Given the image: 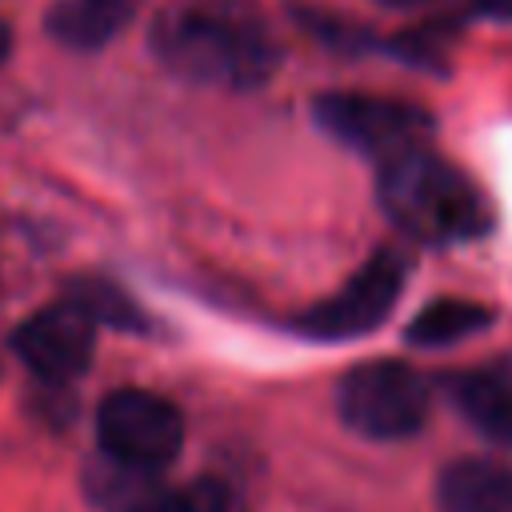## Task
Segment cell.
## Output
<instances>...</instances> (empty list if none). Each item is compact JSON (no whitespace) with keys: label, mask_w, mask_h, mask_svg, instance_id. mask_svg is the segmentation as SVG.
Instances as JSON below:
<instances>
[{"label":"cell","mask_w":512,"mask_h":512,"mask_svg":"<svg viewBox=\"0 0 512 512\" xmlns=\"http://www.w3.org/2000/svg\"><path fill=\"white\" fill-rule=\"evenodd\" d=\"M488 324H492L488 304L464 300V296H440L408 320L404 340L416 344V348H448V344H460V340L484 332Z\"/></svg>","instance_id":"7c38bea8"},{"label":"cell","mask_w":512,"mask_h":512,"mask_svg":"<svg viewBox=\"0 0 512 512\" xmlns=\"http://www.w3.org/2000/svg\"><path fill=\"white\" fill-rule=\"evenodd\" d=\"M84 492L100 512H164L176 488L164 484L160 468H140L100 452L84 468Z\"/></svg>","instance_id":"ba28073f"},{"label":"cell","mask_w":512,"mask_h":512,"mask_svg":"<svg viewBox=\"0 0 512 512\" xmlns=\"http://www.w3.org/2000/svg\"><path fill=\"white\" fill-rule=\"evenodd\" d=\"M380 4H392V8H412V4H428V0H380Z\"/></svg>","instance_id":"e0dca14e"},{"label":"cell","mask_w":512,"mask_h":512,"mask_svg":"<svg viewBox=\"0 0 512 512\" xmlns=\"http://www.w3.org/2000/svg\"><path fill=\"white\" fill-rule=\"evenodd\" d=\"M96 436L100 452L164 472L184 444V416L172 400L148 388H116L100 400Z\"/></svg>","instance_id":"8992f818"},{"label":"cell","mask_w":512,"mask_h":512,"mask_svg":"<svg viewBox=\"0 0 512 512\" xmlns=\"http://www.w3.org/2000/svg\"><path fill=\"white\" fill-rule=\"evenodd\" d=\"M376 200L384 216L416 244H468L492 232V208L484 192L452 160L428 144L380 164Z\"/></svg>","instance_id":"7a4b0ae2"},{"label":"cell","mask_w":512,"mask_h":512,"mask_svg":"<svg viewBox=\"0 0 512 512\" xmlns=\"http://www.w3.org/2000/svg\"><path fill=\"white\" fill-rule=\"evenodd\" d=\"M148 40L168 72L228 92L260 88L280 64L272 32L232 4H176L152 20Z\"/></svg>","instance_id":"6da1fadb"},{"label":"cell","mask_w":512,"mask_h":512,"mask_svg":"<svg viewBox=\"0 0 512 512\" xmlns=\"http://www.w3.org/2000/svg\"><path fill=\"white\" fill-rule=\"evenodd\" d=\"M136 16V0H56L44 16V28L56 44L92 52L116 40Z\"/></svg>","instance_id":"8fae6325"},{"label":"cell","mask_w":512,"mask_h":512,"mask_svg":"<svg viewBox=\"0 0 512 512\" xmlns=\"http://www.w3.org/2000/svg\"><path fill=\"white\" fill-rule=\"evenodd\" d=\"M164 512H248L240 492L220 476H200L172 492Z\"/></svg>","instance_id":"4fadbf2b"},{"label":"cell","mask_w":512,"mask_h":512,"mask_svg":"<svg viewBox=\"0 0 512 512\" xmlns=\"http://www.w3.org/2000/svg\"><path fill=\"white\" fill-rule=\"evenodd\" d=\"M72 300H76L96 324H120V328L136 324V308H132L112 284H104V280H88V284H80V288L72 292Z\"/></svg>","instance_id":"5bb4252c"},{"label":"cell","mask_w":512,"mask_h":512,"mask_svg":"<svg viewBox=\"0 0 512 512\" xmlns=\"http://www.w3.org/2000/svg\"><path fill=\"white\" fill-rule=\"evenodd\" d=\"M452 400L480 436L512 444V352L460 372L452 380Z\"/></svg>","instance_id":"9c48e42d"},{"label":"cell","mask_w":512,"mask_h":512,"mask_svg":"<svg viewBox=\"0 0 512 512\" xmlns=\"http://www.w3.org/2000/svg\"><path fill=\"white\" fill-rule=\"evenodd\" d=\"M408 280V260L396 248H376L332 296H324L320 304H312L308 312H300L296 328L312 340H356L376 332Z\"/></svg>","instance_id":"5b68a950"},{"label":"cell","mask_w":512,"mask_h":512,"mask_svg":"<svg viewBox=\"0 0 512 512\" xmlns=\"http://www.w3.org/2000/svg\"><path fill=\"white\" fill-rule=\"evenodd\" d=\"M92 344H96V320L72 296L32 312L12 332V352L44 384L76 380L92 360Z\"/></svg>","instance_id":"52a82bcc"},{"label":"cell","mask_w":512,"mask_h":512,"mask_svg":"<svg viewBox=\"0 0 512 512\" xmlns=\"http://www.w3.org/2000/svg\"><path fill=\"white\" fill-rule=\"evenodd\" d=\"M312 116L332 140L380 164L400 152L424 148L436 124L428 108L380 92H324L316 96Z\"/></svg>","instance_id":"277c9868"},{"label":"cell","mask_w":512,"mask_h":512,"mask_svg":"<svg viewBox=\"0 0 512 512\" xmlns=\"http://www.w3.org/2000/svg\"><path fill=\"white\" fill-rule=\"evenodd\" d=\"M8 52H12V32H8V24L0 20V64L8 60Z\"/></svg>","instance_id":"2e32d148"},{"label":"cell","mask_w":512,"mask_h":512,"mask_svg":"<svg viewBox=\"0 0 512 512\" xmlns=\"http://www.w3.org/2000/svg\"><path fill=\"white\" fill-rule=\"evenodd\" d=\"M428 380L404 360H368L336 388L340 420L364 440H408L428 420Z\"/></svg>","instance_id":"3957f363"},{"label":"cell","mask_w":512,"mask_h":512,"mask_svg":"<svg viewBox=\"0 0 512 512\" xmlns=\"http://www.w3.org/2000/svg\"><path fill=\"white\" fill-rule=\"evenodd\" d=\"M440 512H512V468L496 460H452L436 484Z\"/></svg>","instance_id":"30bf717a"},{"label":"cell","mask_w":512,"mask_h":512,"mask_svg":"<svg viewBox=\"0 0 512 512\" xmlns=\"http://www.w3.org/2000/svg\"><path fill=\"white\" fill-rule=\"evenodd\" d=\"M472 8L492 20H512V0H472Z\"/></svg>","instance_id":"9a60e30c"}]
</instances>
